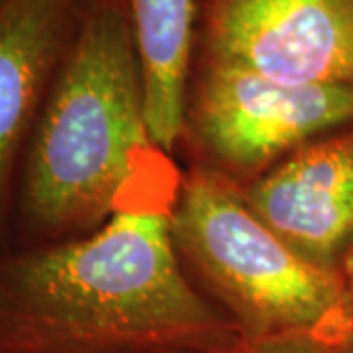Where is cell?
I'll use <instances>...</instances> for the list:
<instances>
[{
    "label": "cell",
    "mask_w": 353,
    "mask_h": 353,
    "mask_svg": "<svg viewBox=\"0 0 353 353\" xmlns=\"http://www.w3.org/2000/svg\"><path fill=\"white\" fill-rule=\"evenodd\" d=\"M181 183L150 134L124 0H87L26 143L6 248L79 240L116 214L173 208Z\"/></svg>",
    "instance_id": "obj_1"
},
{
    "label": "cell",
    "mask_w": 353,
    "mask_h": 353,
    "mask_svg": "<svg viewBox=\"0 0 353 353\" xmlns=\"http://www.w3.org/2000/svg\"><path fill=\"white\" fill-rule=\"evenodd\" d=\"M173 208L116 214L79 240L0 248V353L234 352L238 328L176 257Z\"/></svg>",
    "instance_id": "obj_2"
},
{
    "label": "cell",
    "mask_w": 353,
    "mask_h": 353,
    "mask_svg": "<svg viewBox=\"0 0 353 353\" xmlns=\"http://www.w3.org/2000/svg\"><path fill=\"white\" fill-rule=\"evenodd\" d=\"M171 236L190 283L228 316L241 341H353V303L341 271L292 250L226 179L190 167Z\"/></svg>",
    "instance_id": "obj_3"
},
{
    "label": "cell",
    "mask_w": 353,
    "mask_h": 353,
    "mask_svg": "<svg viewBox=\"0 0 353 353\" xmlns=\"http://www.w3.org/2000/svg\"><path fill=\"white\" fill-rule=\"evenodd\" d=\"M353 126V87L287 85L192 59L183 141L201 167L245 187L312 139Z\"/></svg>",
    "instance_id": "obj_4"
},
{
    "label": "cell",
    "mask_w": 353,
    "mask_h": 353,
    "mask_svg": "<svg viewBox=\"0 0 353 353\" xmlns=\"http://www.w3.org/2000/svg\"><path fill=\"white\" fill-rule=\"evenodd\" d=\"M194 59L316 87H353V0H199Z\"/></svg>",
    "instance_id": "obj_5"
},
{
    "label": "cell",
    "mask_w": 353,
    "mask_h": 353,
    "mask_svg": "<svg viewBox=\"0 0 353 353\" xmlns=\"http://www.w3.org/2000/svg\"><path fill=\"white\" fill-rule=\"evenodd\" d=\"M240 190L292 250L341 271L353 250V126L304 143Z\"/></svg>",
    "instance_id": "obj_6"
},
{
    "label": "cell",
    "mask_w": 353,
    "mask_h": 353,
    "mask_svg": "<svg viewBox=\"0 0 353 353\" xmlns=\"http://www.w3.org/2000/svg\"><path fill=\"white\" fill-rule=\"evenodd\" d=\"M87 0L0 2V248L8 245L14 187L26 143Z\"/></svg>",
    "instance_id": "obj_7"
},
{
    "label": "cell",
    "mask_w": 353,
    "mask_h": 353,
    "mask_svg": "<svg viewBox=\"0 0 353 353\" xmlns=\"http://www.w3.org/2000/svg\"><path fill=\"white\" fill-rule=\"evenodd\" d=\"M145 92L153 141L173 155L183 141L199 0H124Z\"/></svg>",
    "instance_id": "obj_8"
},
{
    "label": "cell",
    "mask_w": 353,
    "mask_h": 353,
    "mask_svg": "<svg viewBox=\"0 0 353 353\" xmlns=\"http://www.w3.org/2000/svg\"><path fill=\"white\" fill-rule=\"evenodd\" d=\"M232 353H353V341L314 340V338H279V340L241 341Z\"/></svg>",
    "instance_id": "obj_9"
},
{
    "label": "cell",
    "mask_w": 353,
    "mask_h": 353,
    "mask_svg": "<svg viewBox=\"0 0 353 353\" xmlns=\"http://www.w3.org/2000/svg\"><path fill=\"white\" fill-rule=\"evenodd\" d=\"M341 275L345 279V285H347V290H350V296H352L353 303V250L343 259L341 263Z\"/></svg>",
    "instance_id": "obj_10"
},
{
    "label": "cell",
    "mask_w": 353,
    "mask_h": 353,
    "mask_svg": "<svg viewBox=\"0 0 353 353\" xmlns=\"http://www.w3.org/2000/svg\"><path fill=\"white\" fill-rule=\"evenodd\" d=\"M0 2H2V0H0Z\"/></svg>",
    "instance_id": "obj_11"
}]
</instances>
